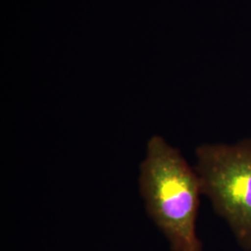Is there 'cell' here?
Listing matches in <instances>:
<instances>
[{
  "label": "cell",
  "mask_w": 251,
  "mask_h": 251,
  "mask_svg": "<svg viewBox=\"0 0 251 251\" xmlns=\"http://www.w3.org/2000/svg\"><path fill=\"white\" fill-rule=\"evenodd\" d=\"M140 194L145 210L172 251H203L197 234L202 194L194 167L158 135L152 136L140 165Z\"/></svg>",
  "instance_id": "cell-1"
},
{
  "label": "cell",
  "mask_w": 251,
  "mask_h": 251,
  "mask_svg": "<svg viewBox=\"0 0 251 251\" xmlns=\"http://www.w3.org/2000/svg\"><path fill=\"white\" fill-rule=\"evenodd\" d=\"M195 170L202 194L251 251V138L236 144H204L196 149Z\"/></svg>",
  "instance_id": "cell-2"
}]
</instances>
